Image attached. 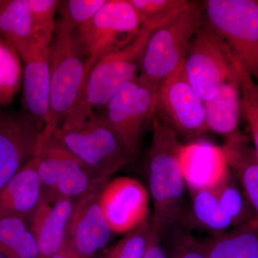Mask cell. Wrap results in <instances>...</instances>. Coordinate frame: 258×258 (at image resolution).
Returning a JSON list of instances; mask_svg holds the SVG:
<instances>
[{
	"mask_svg": "<svg viewBox=\"0 0 258 258\" xmlns=\"http://www.w3.org/2000/svg\"><path fill=\"white\" fill-rule=\"evenodd\" d=\"M238 61L206 17L190 43L184 60L188 79L202 101L216 96L224 83L238 78Z\"/></svg>",
	"mask_w": 258,
	"mask_h": 258,
	"instance_id": "7",
	"label": "cell"
},
{
	"mask_svg": "<svg viewBox=\"0 0 258 258\" xmlns=\"http://www.w3.org/2000/svg\"><path fill=\"white\" fill-rule=\"evenodd\" d=\"M205 18L204 1H189L152 32L139 76L161 83L184 62L190 43Z\"/></svg>",
	"mask_w": 258,
	"mask_h": 258,
	"instance_id": "5",
	"label": "cell"
},
{
	"mask_svg": "<svg viewBox=\"0 0 258 258\" xmlns=\"http://www.w3.org/2000/svg\"><path fill=\"white\" fill-rule=\"evenodd\" d=\"M144 258H169L167 251L162 243V237L155 229Z\"/></svg>",
	"mask_w": 258,
	"mask_h": 258,
	"instance_id": "33",
	"label": "cell"
},
{
	"mask_svg": "<svg viewBox=\"0 0 258 258\" xmlns=\"http://www.w3.org/2000/svg\"><path fill=\"white\" fill-rule=\"evenodd\" d=\"M100 205L113 234H126L149 221V193L138 179L120 176L103 188Z\"/></svg>",
	"mask_w": 258,
	"mask_h": 258,
	"instance_id": "13",
	"label": "cell"
},
{
	"mask_svg": "<svg viewBox=\"0 0 258 258\" xmlns=\"http://www.w3.org/2000/svg\"><path fill=\"white\" fill-rule=\"evenodd\" d=\"M190 193L194 218L203 228L217 235L235 226L220 205L215 190H197Z\"/></svg>",
	"mask_w": 258,
	"mask_h": 258,
	"instance_id": "24",
	"label": "cell"
},
{
	"mask_svg": "<svg viewBox=\"0 0 258 258\" xmlns=\"http://www.w3.org/2000/svg\"><path fill=\"white\" fill-rule=\"evenodd\" d=\"M42 200L35 157L0 188V220L20 218L29 223Z\"/></svg>",
	"mask_w": 258,
	"mask_h": 258,
	"instance_id": "17",
	"label": "cell"
},
{
	"mask_svg": "<svg viewBox=\"0 0 258 258\" xmlns=\"http://www.w3.org/2000/svg\"><path fill=\"white\" fill-rule=\"evenodd\" d=\"M0 37L18 52L47 38L37 32L28 0H4L0 6Z\"/></svg>",
	"mask_w": 258,
	"mask_h": 258,
	"instance_id": "20",
	"label": "cell"
},
{
	"mask_svg": "<svg viewBox=\"0 0 258 258\" xmlns=\"http://www.w3.org/2000/svg\"><path fill=\"white\" fill-rule=\"evenodd\" d=\"M239 76L224 83L216 96L204 102L208 130L230 137L237 132L241 113Z\"/></svg>",
	"mask_w": 258,
	"mask_h": 258,
	"instance_id": "21",
	"label": "cell"
},
{
	"mask_svg": "<svg viewBox=\"0 0 258 258\" xmlns=\"http://www.w3.org/2000/svg\"><path fill=\"white\" fill-rule=\"evenodd\" d=\"M3 2H4V0H0V6L3 4Z\"/></svg>",
	"mask_w": 258,
	"mask_h": 258,
	"instance_id": "35",
	"label": "cell"
},
{
	"mask_svg": "<svg viewBox=\"0 0 258 258\" xmlns=\"http://www.w3.org/2000/svg\"><path fill=\"white\" fill-rule=\"evenodd\" d=\"M108 183L100 184L75 204L70 219L64 247L83 258H97L113 234L100 205L101 194Z\"/></svg>",
	"mask_w": 258,
	"mask_h": 258,
	"instance_id": "12",
	"label": "cell"
},
{
	"mask_svg": "<svg viewBox=\"0 0 258 258\" xmlns=\"http://www.w3.org/2000/svg\"><path fill=\"white\" fill-rule=\"evenodd\" d=\"M237 72L240 81L241 113L248 124L258 157V85L239 62Z\"/></svg>",
	"mask_w": 258,
	"mask_h": 258,
	"instance_id": "30",
	"label": "cell"
},
{
	"mask_svg": "<svg viewBox=\"0 0 258 258\" xmlns=\"http://www.w3.org/2000/svg\"><path fill=\"white\" fill-rule=\"evenodd\" d=\"M160 85L138 74L106 106L107 122L137 154L144 125L154 116Z\"/></svg>",
	"mask_w": 258,
	"mask_h": 258,
	"instance_id": "10",
	"label": "cell"
},
{
	"mask_svg": "<svg viewBox=\"0 0 258 258\" xmlns=\"http://www.w3.org/2000/svg\"><path fill=\"white\" fill-rule=\"evenodd\" d=\"M230 169V168H229ZM215 190L220 205L235 226L257 221L258 216L231 171Z\"/></svg>",
	"mask_w": 258,
	"mask_h": 258,
	"instance_id": "25",
	"label": "cell"
},
{
	"mask_svg": "<svg viewBox=\"0 0 258 258\" xmlns=\"http://www.w3.org/2000/svg\"><path fill=\"white\" fill-rule=\"evenodd\" d=\"M107 0H66L60 1V20L55 30L75 32L87 23L106 4Z\"/></svg>",
	"mask_w": 258,
	"mask_h": 258,
	"instance_id": "28",
	"label": "cell"
},
{
	"mask_svg": "<svg viewBox=\"0 0 258 258\" xmlns=\"http://www.w3.org/2000/svg\"><path fill=\"white\" fill-rule=\"evenodd\" d=\"M0 106V188L36 157L44 125L28 112Z\"/></svg>",
	"mask_w": 258,
	"mask_h": 258,
	"instance_id": "11",
	"label": "cell"
},
{
	"mask_svg": "<svg viewBox=\"0 0 258 258\" xmlns=\"http://www.w3.org/2000/svg\"><path fill=\"white\" fill-rule=\"evenodd\" d=\"M152 142L147 155V176L154 214L151 221L161 237L179 225L184 215L186 184L180 164L183 144L162 120L152 118Z\"/></svg>",
	"mask_w": 258,
	"mask_h": 258,
	"instance_id": "1",
	"label": "cell"
},
{
	"mask_svg": "<svg viewBox=\"0 0 258 258\" xmlns=\"http://www.w3.org/2000/svg\"><path fill=\"white\" fill-rule=\"evenodd\" d=\"M75 203L61 198L54 203L42 200L29 222L40 249V258H50L63 248L66 231Z\"/></svg>",
	"mask_w": 258,
	"mask_h": 258,
	"instance_id": "18",
	"label": "cell"
},
{
	"mask_svg": "<svg viewBox=\"0 0 258 258\" xmlns=\"http://www.w3.org/2000/svg\"><path fill=\"white\" fill-rule=\"evenodd\" d=\"M207 20L242 68L258 81V1H204Z\"/></svg>",
	"mask_w": 258,
	"mask_h": 258,
	"instance_id": "6",
	"label": "cell"
},
{
	"mask_svg": "<svg viewBox=\"0 0 258 258\" xmlns=\"http://www.w3.org/2000/svg\"><path fill=\"white\" fill-rule=\"evenodd\" d=\"M208 258H258V220L205 242Z\"/></svg>",
	"mask_w": 258,
	"mask_h": 258,
	"instance_id": "22",
	"label": "cell"
},
{
	"mask_svg": "<svg viewBox=\"0 0 258 258\" xmlns=\"http://www.w3.org/2000/svg\"><path fill=\"white\" fill-rule=\"evenodd\" d=\"M42 147L48 150L55 164L59 199L76 204L100 184L110 181L70 152L53 134Z\"/></svg>",
	"mask_w": 258,
	"mask_h": 258,
	"instance_id": "16",
	"label": "cell"
},
{
	"mask_svg": "<svg viewBox=\"0 0 258 258\" xmlns=\"http://www.w3.org/2000/svg\"><path fill=\"white\" fill-rule=\"evenodd\" d=\"M0 43H1V40H0Z\"/></svg>",
	"mask_w": 258,
	"mask_h": 258,
	"instance_id": "37",
	"label": "cell"
},
{
	"mask_svg": "<svg viewBox=\"0 0 258 258\" xmlns=\"http://www.w3.org/2000/svg\"><path fill=\"white\" fill-rule=\"evenodd\" d=\"M52 134L78 159L106 177H111L137 155L103 115L94 113L81 121L61 123Z\"/></svg>",
	"mask_w": 258,
	"mask_h": 258,
	"instance_id": "4",
	"label": "cell"
},
{
	"mask_svg": "<svg viewBox=\"0 0 258 258\" xmlns=\"http://www.w3.org/2000/svg\"><path fill=\"white\" fill-rule=\"evenodd\" d=\"M154 231V226L149 220L103 249L97 258H144Z\"/></svg>",
	"mask_w": 258,
	"mask_h": 258,
	"instance_id": "27",
	"label": "cell"
},
{
	"mask_svg": "<svg viewBox=\"0 0 258 258\" xmlns=\"http://www.w3.org/2000/svg\"><path fill=\"white\" fill-rule=\"evenodd\" d=\"M0 254L5 258H40L28 222L20 218L0 220Z\"/></svg>",
	"mask_w": 258,
	"mask_h": 258,
	"instance_id": "23",
	"label": "cell"
},
{
	"mask_svg": "<svg viewBox=\"0 0 258 258\" xmlns=\"http://www.w3.org/2000/svg\"><path fill=\"white\" fill-rule=\"evenodd\" d=\"M50 258H83L81 257L74 252L71 251V249L67 248V247H63V248L59 251L58 252L54 254Z\"/></svg>",
	"mask_w": 258,
	"mask_h": 258,
	"instance_id": "34",
	"label": "cell"
},
{
	"mask_svg": "<svg viewBox=\"0 0 258 258\" xmlns=\"http://www.w3.org/2000/svg\"><path fill=\"white\" fill-rule=\"evenodd\" d=\"M0 258H5V257H3V256H2L1 254H0Z\"/></svg>",
	"mask_w": 258,
	"mask_h": 258,
	"instance_id": "36",
	"label": "cell"
},
{
	"mask_svg": "<svg viewBox=\"0 0 258 258\" xmlns=\"http://www.w3.org/2000/svg\"><path fill=\"white\" fill-rule=\"evenodd\" d=\"M60 3L58 0H28L37 32L52 41L56 27L55 15Z\"/></svg>",
	"mask_w": 258,
	"mask_h": 258,
	"instance_id": "32",
	"label": "cell"
},
{
	"mask_svg": "<svg viewBox=\"0 0 258 258\" xmlns=\"http://www.w3.org/2000/svg\"><path fill=\"white\" fill-rule=\"evenodd\" d=\"M55 32L51 45L49 111L38 150L79 106L86 79V59L75 32Z\"/></svg>",
	"mask_w": 258,
	"mask_h": 258,
	"instance_id": "3",
	"label": "cell"
},
{
	"mask_svg": "<svg viewBox=\"0 0 258 258\" xmlns=\"http://www.w3.org/2000/svg\"><path fill=\"white\" fill-rule=\"evenodd\" d=\"M155 30L142 26L130 44L97 60L88 75L79 106L62 123L87 119L94 114L93 108H106L111 98L138 76L144 50Z\"/></svg>",
	"mask_w": 258,
	"mask_h": 258,
	"instance_id": "2",
	"label": "cell"
},
{
	"mask_svg": "<svg viewBox=\"0 0 258 258\" xmlns=\"http://www.w3.org/2000/svg\"><path fill=\"white\" fill-rule=\"evenodd\" d=\"M142 26L157 29L187 4L188 0H128Z\"/></svg>",
	"mask_w": 258,
	"mask_h": 258,
	"instance_id": "29",
	"label": "cell"
},
{
	"mask_svg": "<svg viewBox=\"0 0 258 258\" xmlns=\"http://www.w3.org/2000/svg\"><path fill=\"white\" fill-rule=\"evenodd\" d=\"M154 115L190 142L208 132L205 104L188 79L184 62L161 81Z\"/></svg>",
	"mask_w": 258,
	"mask_h": 258,
	"instance_id": "9",
	"label": "cell"
},
{
	"mask_svg": "<svg viewBox=\"0 0 258 258\" xmlns=\"http://www.w3.org/2000/svg\"><path fill=\"white\" fill-rule=\"evenodd\" d=\"M52 42L42 38L18 52L23 62L24 103L27 112L43 125L50 103Z\"/></svg>",
	"mask_w": 258,
	"mask_h": 258,
	"instance_id": "14",
	"label": "cell"
},
{
	"mask_svg": "<svg viewBox=\"0 0 258 258\" xmlns=\"http://www.w3.org/2000/svg\"><path fill=\"white\" fill-rule=\"evenodd\" d=\"M231 172L258 216V157L247 139L236 132L222 146Z\"/></svg>",
	"mask_w": 258,
	"mask_h": 258,
	"instance_id": "19",
	"label": "cell"
},
{
	"mask_svg": "<svg viewBox=\"0 0 258 258\" xmlns=\"http://www.w3.org/2000/svg\"><path fill=\"white\" fill-rule=\"evenodd\" d=\"M171 250L169 258H208L205 242H201L189 231L179 229L178 225L173 230Z\"/></svg>",
	"mask_w": 258,
	"mask_h": 258,
	"instance_id": "31",
	"label": "cell"
},
{
	"mask_svg": "<svg viewBox=\"0 0 258 258\" xmlns=\"http://www.w3.org/2000/svg\"><path fill=\"white\" fill-rule=\"evenodd\" d=\"M18 52L5 40L0 43V106H10L23 82V68Z\"/></svg>",
	"mask_w": 258,
	"mask_h": 258,
	"instance_id": "26",
	"label": "cell"
},
{
	"mask_svg": "<svg viewBox=\"0 0 258 258\" xmlns=\"http://www.w3.org/2000/svg\"><path fill=\"white\" fill-rule=\"evenodd\" d=\"M180 164L190 191L215 189L230 172L222 147L201 139L183 144Z\"/></svg>",
	"mask_w": 258,
	"mask_h": 258,
	"instance_id": "15",
	"label": "cell"
},
{
	"mask_svg": "<svg viewBox=\"0 0 258 258\" xmlns=\"http://www.w3.org/2000/svg\"><path fill=\"white\" fill-rule=\"evenodd\" d=\"M142 28L138 15L128 0H107L94 18L75 31L86 59V79L97 60L128 45Z\"/></svg>",
	"mask_w": 258,
	"mask_h": 258,
	"instance_id": "8",
	"label": "cell"
}]
</instances>
